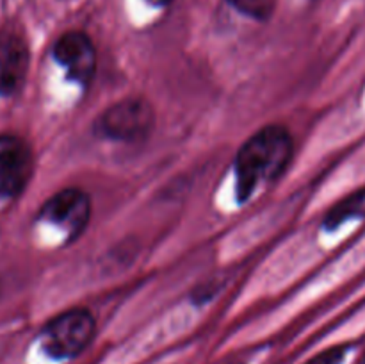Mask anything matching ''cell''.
Masks as SVG:
<instances>
[{"instance_id": "cell-6", "label": "cell", "mask_w": 365, "mask_h": 364, "mask_svg": "<svg viewBox=\"0 0 365 364\" xmlns=\"http://www.w3.org/2000/svg\"><path fill=\"white\" fill-rule=\"evenodd\" d=\"M53 57L63 64L68 77L78 84H88L96 70V50L86 32H64L53 45Z\"/></svg>"}, {"instance_id": "cell-11", "label": "cell", "mask_w": 365, "mask_h": 364, "mask_svg": "<svg viewBox=\"0 0 365 364\" xmlns=\"http://www.w3.org/2000/svg\"><path fill=\"white\" fill-rule=\"evenodd\" d=\"M152 6H157V7H163V6H168V4L171 2V0H148Z\"/></svg>"}, {"instance_id": "cell-2", "label": "cell", "mask_w": 365, "mask_h": 364, "mask_svg": "<svg viewBox=\"0 0 365 364\" xmlns=\"http://www.w3.org/2000/svg\"><path fill=\"white\" fill-rule=\"evenodd\" d=\"M96 332L95 318L86 309H70L57 314L41 332L43 350L53 359H73L81 355Z\"/></svg>"}, {"instance_id": "cell-10", "label": "cell", "mask_w": 365, "mask_h": 364, "mask_svg": "<svg viewBox=\"0 0 365 364\" xmlns=\"http://www.w3.org/2000/svg\"><path fill=\"white\" fill-rule=\"evenodd\" d=\"M346 355V346H331L324 352L317 353L316 357L309 360L307 364H341V360Z\"/></svg>"}, {"instance_id": "cell-3", "label": "cell", "mask_w": 365, "mask_h": 364, "mask_svg": "<svg viewBox=\"0 0 365 364\" xmlns=\"http://www.w3.org/2000/svg\"><path fill=\"white\" fill-rule=\"evenodd\" d=\"M155 114L145 98L130 96L113 103L98 121L103 136L114 141L134 143L145 139L152 132Z\"/></svg>"}, {"instance_id": "cell-1", "label": "cell", "mask_w": 365, "mask_h": 364, "mask_svg": "<svg viewBox=\"0 0 365 364\" xmlns=\"http://www.w3.org/2000/svg\"><path fill=\"white\" fill-rule=\"evenodd\" d=\"M292 153V136L280 125H267L255 132L235 159L239 202H246L266 182L277 181L291 163Z\"/></svg>"}, {"instance_id": "cell-7", "label": "cell", "mask_w": 365, "mask_h": 364, "mask_svg": "<svg viewBox=\"0 0 365 364\" xmlns=\"http://www.w3.org/2000/svg\"><path fill=\"white\" fill-rule=\"evenodd\" d=\"M29 71V46L14 29L0 31V96H13L24 86Z\"/></svg>"}, {"instance_id": "cell-5", "label": "cell", "mask_w": 365, "mask_h": 364, "mask_svg": "<svg viewBox=\"0 0 365 364\" xmlns=\"http://www.w3.org/2000/svg\"><path fill=\"white\" fill-rule=\"evenodd\" d=\"M39 218L57 225L70 239L86 231L91 218V200L77 188H66L50 196L39 211Z\"/></svg>"}, {"instance_id": "cell-8", "label": "cell", "mask_w": 365, "mask_h": 364, "mask_svg": "<svg viewBox=\"0 0 365 364\" xmlns=\"http://www.w3.org/2000/svg\"><path fill=\"white\" fill-rule=\"evenodd\" d=\"M356 218H365V188L356 189L351 195L339 200L324 216L323 227L327 231H335L344 221L356 220Z\"/></svg>"}, {"instance_id": "cell-4", "label": "cell", "mask_w": 365, "mask_h": 364, "mask_svg": "<svg viewBox=\"0 0 365 364\" xmlns=\"http://www.w3.org/2000/svg\"><path fill=\"white\" fill-rule=\"evenodd\" d=\"M32 170L31 146L18 136H0V198H16L27 188Z\"/></svg>"}, {"instance_id": "cell-9", "label": "cell", "mask_w": 365, "mask_h": 364, "mask_svg": "<svg viewBox=\"0 0 365 364\" xmlns=\"http://www.w3.org/2000/svg\"><path fill=\"white\" fill-rule=\"evenodd\" d=\"M232 7L239 11V13L246 14L250 18H255L259 21L269 20L273 14L277 0H227Z\"/></svg>"}]
</instances>
